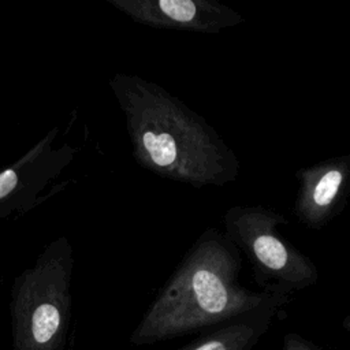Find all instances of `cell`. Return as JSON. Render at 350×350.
Masks as SVG:
<instances>
[{
  "mask_svg": "<svg viewBox=\"0 0 350 350\" xmlns=\"http://www.w3.org/2000/svg\"><path fill=\"white\" fill-rule=\"evenodd\" d=\"M241 252L215 227L202 231L131 334L133 345H152L243 316L278 295L239 282Z\"/></svg>",
  "mask_w": 350,
  "mask_h": 350,
  "instance_id": "7a4b0ae2",
  "label": "cell"
},
{
  "mask_svg": "<svg viewBox=\"0 0 350 350\" xmlns=\"http://www.w3.org/2000/svg\"><path fill=\"white\" fill-rule=\"evenodd\" d=\"M74 250L67 237L51 241L11 287L14 350H63L71 317Z\"/></svg>",
  "mask_w": 350,
  "mask_h": 350,
  "instance_id": "3957f363",
  "label": "cell"
},
{
  "mask_svg": "<svg viewBox=\"0 0 350 350\" xmlns=\"http://www.w3.org/2000/svg\"><path fill=\"white\" fill-rule=\"evenodd\" d=\"M282 350H323L298 334L290 332L283 338Z\"/></svg>",
  "mask_w": 350,
  "mask_h": 350,
  "instance_id": "9c48e42d",
  "label": "cell"
},
{
  "mask_svg": "<svg viewBox=\"0 0 350 350\" xmlns=\"http://www.w3.org/2000/svg\"><path fill=\"white\" fill-rule=\"evenodd\" d=\"M59 127H52L0 171V221L25 216L67 186V180H60V176L78 149L70 142L59 144Z\"/></svg>",
  "mask_w": 350,
  "mask_h": 350,
  "instance_id": "5b68a950",
  "label": "cell"
},
{
  "mask_svg": "<svg viewBox=\"0 0 350 350\" xmlns=\"http://www.w3.org/2000/svg\"><path fill=\"white\" fill-rule=\"evenodd\" d=\"M294 176L298 182L294 216L308 230H323L346 209L350 197V154L301 167Z\"/></svg>",
  "mask_w": 350,
  "mask_h": 350,
  "instance_id": "52a82bcc",
  "label": "cell"
},
{
  "mask_svg": "<svg viewBox=\"0 0 350 350\" xmlns=\"http://www.w3.org/2000/svg\"><path fill=\"white\" fill-rule=\"evenodd\" d=\"M290 298L291 295H278L264 306L226 321L176 350H250L268 331L273 316Z\"/></svg>",
  "mask_w": 350,
  "mask_h": 350,
  "instance_id": "ba28073f",
  "label": "cell"
},
{
  "mask_svg": "<svg viewBox=\"0 0 350 350\" xmlns=\"http://www.w3.org/2000/svg\"><path fill=\"white\" fill-rule=\"evenodd\" d=\"M131 154L144 170L196 189L237 180L239 160L205 118L161 85L118 71L108 81Z\"/></svg>",
  "mask_w": 350,
  "mask_h": 350,
  "instance_id": "6da1fadb",
  "label": "cell"
},
{
  "mask_svg": "<svg viewBox=\"0 0 350 350\" xmlns=\"http://www.w3.org/2000/svg\"><path fill=\"white\" fill-rule=\"evenodd\" d=\"M287 224L283 213L264 205H234L223 215V234L246 256L262 291L293 295L319 280L313 260L279 231Z\"/></svg>",
  "mask_w": 350,
  "mask_h": 350,
  "instance_id": "277c9868",
  "label": "cell"
},
{
  "mask_svg": "<svg viewBox=\"0 0 350 350\" xmlns=\"http://www.w3.org/2000/svg\"><path fill=\"white\" fill-rule=\"evenodd\" d=\"M134 22L153 29L217 34L245 18L217 0H107Z\"/></svg>",
  "mask_w": 350,
  "mask_h": 350,
  "instance_id": "8992f818",
  "label": "cell"
}]
</instances>
